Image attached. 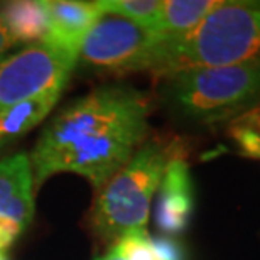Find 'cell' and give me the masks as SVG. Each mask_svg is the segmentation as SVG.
<instances>
[{
  "instance_id": "cell-1",
  "label": "cell",
  "mask_w": 260,
  "mask_h": 260,
  "mask_svg": "<svg viewBox=\"0 0 260 260\" xmlns=\"http://www.w3.org/2000/svg\"><path fill=\"white\" fill-rule=\"evenodd\" d=\"M150 102L128 85H103L63 108L30 157L34 193L51 176L73 173L96 191L125 166L149 135Z\"/></svg>"
},
{
  "instance_id": "cell-5",
  "label": "cell",
  "mask_w": 260,
  "mask_h": 260,
  "mask_svg": "<svg viewBox=\"0 0 260 260\" xmlns=\"http://www.w3.org/2000/svg\"><path fill=\"white\" fill-rule=\"evenodd\" d=\"M78 58L43 43L0 61V110L15 103L63 91Z\"/></svg>"
},
{
  "instance_id": "cell-8",
  "label": "cell",
  "mask_w": 260,
  "mask_h": 260,
  "mask_svg": "<svg viewBox=\"0 0 260 260\" xmlns=\"http://www.w3.org/2000/svg\"><path fill=\"white\" fill-rule=\"evenodd\" d=\"M44 4L48 27L41 43L64 54L80 58L81 46L88 32L103 15L96 2L44 0Z\"/></svg>"
},
{
  "instance_id": "cell-4",
  "label": "cell",
  "mask_w": 260,
  "mask_h": 260,
  "mask_svg": "<svg viewBox=\"0 0 260 260\" xmlns=\"http://www.w3.org/2000/svg\"><path fill=\"white\" fill-rule=\"evenodd\" d=\"M168 102L189 120L215 125L260 107V61L191 68L164 76Z\"/></svg>"
},
{
  "instance_id": "cell-6",
  "label": "cell",
  "mask_w": 260,
  "mask_h": 260,
  "mask_svg": "<svg viewBox=\"0 0 260 260\" xmlns=\"http://www.w3.org/2000/svg\"><path fill=\"white\" fill-rule=\"evenodd\" d=\"M157 38L149 29L103 14L81 46L83 64L115 73L145 71Z\"/></svg>"
},
{
  "instance_id": "cell-11",
  "label": "cell",
  "mask_w": 260,
  "mask_h": 260,
  "mask_svg": "<svg viewBox=\"0 0 260 260\" xmlns=\"http://www.w3.org/2000/svg\"><path fill=\"white\" fill-rule=\"evenodd\" d=\"M61 91H49L43 96L15 103L0 110V147L7 145L39 125L54 108Z\"/></svg>"
},
{
  "instance_id": "cell-10",
  "label": "cell",
  "mask_w": 260,
  "mask_h": 260,
  "mask_svg": "<svg viewBox=\"0 0 260 260\" xmlns=\"http://www.w3.org/2000/svg\"><path fill=\"white\" fill-rule=\"evenodd\" d=\"M220 0H166L150 27L157 41L179 39L189 34Z\"/></svg>"
},
{
  "instance_id": "cell-7",
  "label": "cell",
  "mask_w": 260,
  "mask_h": 260,
  "mask_svg": "<svg viewBox=\"0 0 260 260\" xmlns=\"http://www.w3.org/2000/svg\"><path fill=\"white\" fill-rule=\"evenodd\" d=\"M155 196V225L162 235L174 238L188 228L194 210L193 178L186 155L171 160Z\"/></svg>"
},
{
  "instance_id": "cell-15",
  "label": "cell",
  "mask_w": 260,
  "mask_h": 260,
  "mask_svg": "<svg viewBox=\"0 0 260 260\" xmlns=\"http://www.w3.org/2000/svg\"><path fill=\"white\" fill-rule=\"evenodd\" d=\"M123 260H162L147 230H134L122 235L112 245Z\"/></svg>"
},
{
  "instance_id": "cell-3",
  "label": "cell",
  "mask_w": 260,
  "mask_h": 260,
  "mask_svg": "<svg viewBox=\"0 0 260 260\" xmlns=\"http://www.w3.org/2000/svg\"><path fill=\"white\" fill-rule=\"evenodd\" d=\"M186 155L178 137H154L140 145L128 162L98 191L91 208V225L103 240L115 242L134 230H145L152 200L166 169Z\"/></svg>"
},
{
  "instance_id": "cell-9",
  "label": "cell",
  "mask_w": 260,
  "mask_h": 260,
  "mask_svg": "<svg viewBox=\"0 0 260 260\" xmlns=\"http://www.w3.org/2000/svg\"><path fill=\"white\" fill-rule=\"evenodd\" d=\"M34 215V174L30 157L19 152L0 160V223L22 230Z\"/></svg>"
},
{
  "instance_id": "cell-14",
  "label": "cell",
  "mask_w": 260,
  "mask_h": 260,
  "mask_svg": "<svg viewBox=\"0 0 260 260\" xmlns=\"http://www.w3.org/2000/svg\"><path fill=\"white\" fill-rule=\"evenodd\" d=\"M228 135L240 149L242 155L260 160V107L230 122Z\"/></svg>"
},
{
  "instance_id": "cell-2",
  "label": "cell",
  "mask_w": 260,
  "mask_h": 260,
  "mask_svg": "<svg viewBox=\"0 0 260 260\" xmlns=\"http://www.w3.org/2000/svg\"><path fill=\"white\" fill-rule=\"evenodd\" d=\"M260 61V4L221 2L189 34L157 41L145 71L157 76L191 68Z\"/></svg>"
},
{
  "instance_id": "cell-12",
  "label": "cell",
  "mask_w": 260,
  "mask_h": 260,
  "mask_svg": "<svg viewBox=\"0 0 260 260\" xmlns=\"http://www.w3.org/2000/svg\"><path fill=\"white\" fill-rule=\"evenodd\" d=\"M0 22L15 44L43 41L48 27L44 0H14L0 4Z\"/></svg>"
},
{
  "instance_id": "cell-17",
  "label": "cell",
  "mask_w": 260,
  "mask_h": 260,
  "mask_svg": "<svg viewBox=\"0 0 260 260\" xmlns=\"http://www.w3.org/2000/svg\"><path fill=\"white\" fill-rule=\"evenodd\" d=\"M95 260H123V257L115 250V248L110 247V250H108L107 253H103V255H100V257H96Z\"/></svg>"
},
{
  "instance_id": "cell-18",
  "label": "cell",
  "mask_w": 260,
  "mask_h": 260,
  "mask_svg": "<svg viewBox=\"0 0 260 260\" xmlns=\"http://www.w3.org/2000/svg\"><path fill=\"white\" fill-rule=\"evenodd\" d=\"M0 260H7V257H5V253H0Z\"/></svg>"
},
{
  "instance_id": "cell-13",
  "label": "cell",
  "mask_w": 260,
  "mask_h": 260,
  "mask_svg": "<svg viewBox=\"0 0 260 260\" xmlns=\"http://www.w3.org/2000/svg\"><path fill=\"white\" fill-rule=\"evenodd\" d=\"M96 5L102 14L115 15L150 30L162 7V2L160 0H98Z\"/></svg>"
},
{
  "instance_id": "cell-16",
  "label": "cell",
  "mask_w": 260,
  "mask_h": 260,
  "mask_svg": "<svg viewBox=\"0 0 260 260\" xmlns=\"http://www.w3.org/2000/svg\"><path fill=\"white\" fill-rule=\"evenodd\" d=\"M14 46H15V41L10 38L7 29H5L2 22H0V61H2V56L7 53L10 48H14Z\"/></svg>"
}]
</instances>
